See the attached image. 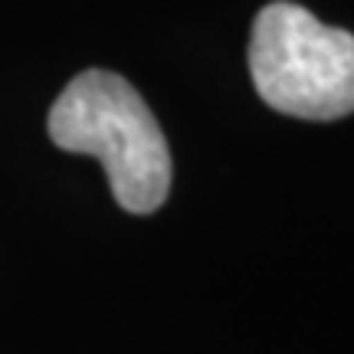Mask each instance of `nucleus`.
Instances as JSON below:
<instances>
[{"mask_svg":"<svg viewBox=\"0 0 354 354\" xmlns=\"http://www.w3.org/2000/svg\"><path fill=\"white\" fill-rule=\"evenodd\" d=\"M256 95L302 122L354 115V33L322 24L292 0L256 13L246 50Z\"/></svg>","mask_w":354,"mask_h":354,"instance_id":"2","label":"nucleus"},{"mask_svg":"<svg viewBox=\"0 0 354 354\" xmlns=\"http://www.w3.org/2000/svg\"><path fill=\"white\" fill-rule=\"evenodd\" d=\"M53 145L99 158L115 203L135 216L161 210L171 194V148L148 102L125 76L86 69L56 95L46 118Z\"/></svg>","mask_w":354,"mask_h":354,"instance_id":"1","label":"nucleus"}]
</instances>
